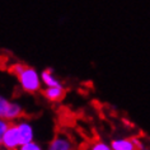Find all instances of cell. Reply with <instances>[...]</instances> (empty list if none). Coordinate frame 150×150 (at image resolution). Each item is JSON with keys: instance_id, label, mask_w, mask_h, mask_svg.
<instances>
[{"instance_id": "6da1fadb", "label": "cell", "mask_w": 150, "mask_h": 150, "mask_svg": "<svg viewBox=\"0 0 150 150\" xmlns=\"http://www.w3.org/2000/svg\"><path fill=\"white\" fill-rule=\"evenodd\" d=\"M21 88L27 93H37L42 87L40 73L35 67L24 65L22 71L17 75Z\"/></svg>"}, {"instance_id": "7a4b0ae2", "label": "cell", "mask_w": 150, "mask_h": 150, "mask_svg": "<svg viewBox=\"0 0 150 150\" xmlns=\"http://www.w3.org/2000/svg\"><path fill=\"white\" fill-rule=\"evenodd\" d=\"M22 115H23V107L19 103L13 102L4 96H0V118L12 122L19 120Z\"/></svg>"}, {"instance_id": "3957f363", "label": "cell", "mask_w": 150, "mask_h": 150, "mask_svg": "<svg viewBox=\"0 0 150 150\" xmlns=\"http://www.w3.org/2000/svg\"><path fill=\"white\" fill-rule=\"evenodd\" d=\"M0 144L4 146L6 150H17L22 145L17 123H12V125L9 123L8 129L5 130L4 135H3V137H1Z\"/></svg>"}, {"instance_id": "277c9868", "label": "cell", "mask_w": 150, "mask_h": 150, "mask_svg": "<svg viewBox=\"0 0 150 150\" xmlns=\"http://www.w3.org/2000/svg\"><path fill=\"white\" fill-rule=\"evenodd\" d=\"M47 150H74V142L66 134H57L48 142Z\"/></svg>"}, {"instance_id": "5b68a950", "label": "cell", "mask_w": 150, "mask_h": 150, "mask_svg": "<svg viewBox=\"0 0 150 150\" xmlns=\"http://www.w3.org/2000/svg\"><path fill=\"white\" fill-rule=\"evenodd\" d=\"M17 127H18L19 136H21L22 145L25 144V142L35 140V127H33V125L29 121L22 120V121H19L17 123Z\"/></svg>"}, {"instance_id": "8992f818", "label": "cell", "mask_w": 150, "mask_h": 150, "mask_svg": "<svg viewBox=\"0 0 150 150\" xmlns=\"http://www.w3.org/2000/svg\"><path fill=\"white\" fill-rule=\"evenodd\" d=\"M45 98L50 102H59L65 96V89L61 85H55V87H45L43 89Z\"/></svg>"}, {"instance_id": "52a82bcc", "label": "cell", "mask_w": 150, "mask_h": 150, "mask_svg": "<svg viewBox=\"0 0 150 150\" xmlns=\"http://www.w3.org/2000/svg\"><path fill=\"white\" fill-rule=\"evenodd\" d=\"M110 146L112 150H137L134 140L129 137H116L111 141Z\"/></svg>"}, {"instance_id": "ba28073f", "label": "cell", "mask_w": 150, "mask_h": 150, "mask_svg": "<svg viewBox=\"0 0 150 150\" xmlns=\"http://www.w3.org/2000/svg\"><path fill=\"white\" fill-rule=\"evenodd\" d=\"M41 76V83L45 87H55V85H61V81L59 80V78L55 75L54 70L51 69H46L40 74Z\"/></svg>"}, {"instance_id": "9c48e42d", "label": "cell", "mask_w": 150, "mask_h": 150, "mask_svg": "<svg viewBox=\"0 0 150 150\" xmlns=\"http://www.w3.org/2000/svg\"><path fill=\"white\" fill-rule=\"evenodd\" d=\"M17 150H43V149L38 142H36L33 140V141H29V142H25V144L21 145Z\"/></svg>"}, {"instance_id": "30bf717a", "label": "cell", "mask_w": 150, "mask_h": 150, "mask_svg": "<svg viewBox=\"0 0 150 150\" xmlns=\"http://www.w3.org/2000/svg\"><path fill=\"white\" fill-rule=\"evenodd\" d=\"M89 150H112V149H111V146H110L108 142L102 141V140H98V141L93 142Z\"/></svg>"}, {"instance_id": "8fae6325", "label": "cell", "mask_w": 150, "mask_h": 150, "mask_svg": "<svg viewBox=\"0 0 150 150\" xmlns=\"http://www.w3.org/2000/svg\"><path fill=\"white\" fill-rule=\"evenodd\" d=\"M8 126H9V122L6 121V120L0 118V141H1V137H3V135H4L5 130L8 129Z\"/></svg>"}, {"instance_id": "7c38bea8", "label": "cell", "mask_w": 150, "mask_h": 150, "mask_svg": "<svg viewBox=\"0 0 150 150\" xmlns=\"http://www.w3.org/2000/svg\"><path fill=\"white\" fill-rule=\"evenodd\" d=\"M139 150H148V149H144V148H142V149H139Z\"/></svg>"}]
</instances>
